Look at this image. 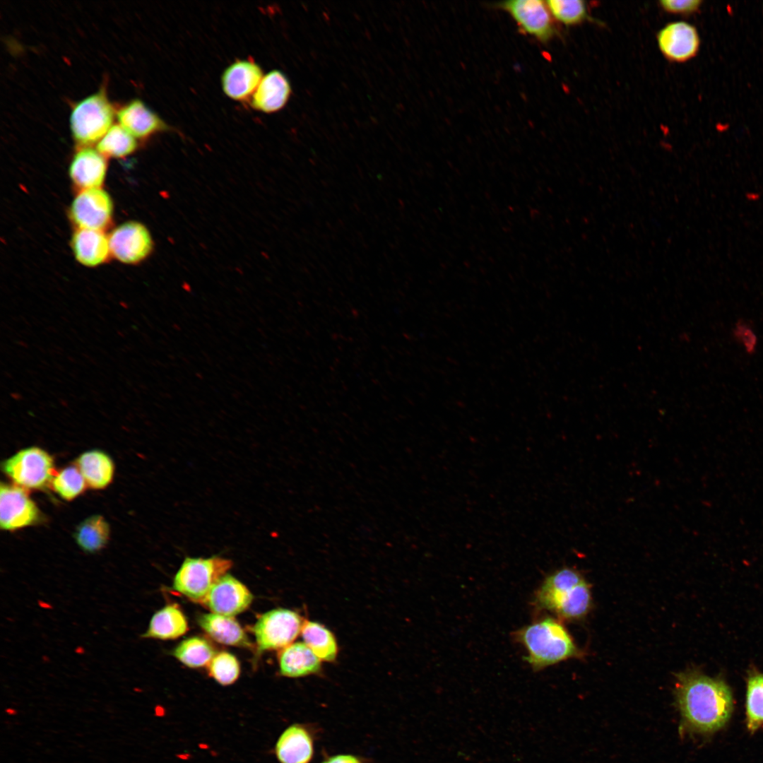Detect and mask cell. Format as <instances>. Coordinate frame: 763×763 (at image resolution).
I'll return each mask as SVG.
<instances>
[{
    "label": "cell",
    "instance_id": "obj_19",
    "mask_svg": "<svg viewBox=\"0 0 763 763\" xmlns=\"http://www.w3.org/2000/svg\"><path fill=\"white\" fill-rule=\"evenodd\" d=\"M321 660L304 642L290 644L279 655L280 674L289 678H299L317 673Z\"/></svg>",
    "mask_w": 763,
    "mask_h": 763
},
{
    "label": "cell",
    "instance_id": "obj_7",
    "mask_svg": "<svg viewBox=\"0 0 763 763\" xmlns=\"http://www.w3.org/2000/svg\"><path fill=\"white\" fill-rule=\"evenodd\" d=\"M497 6L512 17L521 32L541 42H548L556 32L553 17L546 1L511 0L499 2Z\"/></svg>",
    "mask_w": 763,
    "mask_h": 763
},
{
    "label": "cell",
    "instance_id": "obj_30",
    "mask_svg": "<svg viewBox=\"0 0 763 763\" xmlns=\"http://www.w3.org/2000/svg\"><path fill=\"white\" fill-rule=\"evenodd\" d=\"M51 487L61 498L71 501L80 496L88 485L77 466H69L56 472Z\"/></svg>",
    "mask_w": 763,
    "mask_h": 763
},
{
    "label": "cell",
    "instance_id": "obj_27",
    "mask_svg": "<svg viewBox=\"0 0 763 763\" xmlns=\"http://www.w3.org/2000/svg\"><path fill=\"white\" fill-rule=\"evenodd\" d=\"M746 725L750 733L763 726V673L751 668L746 678Z\"/></svg>",
    "mask_w": 763,
    "mask_h": 763
},
{
    "label": "cell",
    "instance_id": "obj_15",
    "mask_svg": "<svg viewBox=\"0 0 763 763\" xmlns=\"http://www.w3.org/2000/svg\"><path fill=\"white\" fill-rule=\"evenodd\" d=\"M291 95L289 79L281 71L274 69L262 78L251 97V105L264 113H274L287 105Z\"/></svg>",
    "mask_w": 763,
    "mask_h": 763
},
{
    "label": "cell",
    "instance_id": "obj_11",
    "mask_svg": "<svg viewBox=\"0 0 763 763\" xmlns=\"http://www.w3.org/2000/svg\"><path fill=\"white\" fill-rule=\"evenodd\" d=\"M659 50L668 61L683 63L694 57L700 47L697 28L682 21H673L663 26L656 35Z\"/></svg>",
    "mask_w": 763,
    "mask_h": 763
},
{
    "label": "cell",
    "instance_id": "obj_9",
    "mask_svg": "<svg viewBox=\"0 0 763 763\" xmlns=\"http://www.w3.org/2000/svg\"><path fill=\"white\" fill-rule=\"evenodd\" d=\"M111 197L101 188L82 190L74 199L70 215L78 228L102 230L112 216Z\"/></svg>",
    "mask_w": 763,
    "mask_h": 763
},
{
    "label": "cell",
    "instance_id": "obj_12",
    "mask_svg": "<svg viewBox=\"0 0 763 763\" xmlns=\"http://www.w3.org/2000/svg\"><path fill=\"white\" fill-rule=\"evenodd\" d=\"M252 599L242 583L226 574L212 587L202 604L213 613L233 617L247 609Z\"/></svg>",
    "mask_w": 763,
    "mask_h": 763
},
{
    "label": "cell",
    "instance_id": "obj_16",
    "mask_svg": "<svg viewBox=\"0 0 763 763\" xmlns=\"http://www.w3.org/2000/svg\"><path fill=\"white\" fill-rule=\"evenodd\" d=\"M314 753V733L309 728L300 723L287 728L276 745L280 763H310Z\"/></svg>",
    "mask_w": 763,
    "mask_h": 763
},
{
    "label": "cell",
    "instance_id": "obj_3",
    "mask_svg": "<svg viewBox=\"0 0 763 763\" xmlns=\"http://www.w3.org/2000/svg\"><path fill=\"white\" fill-rule=\"evenodd\" d=\"M117 110L107 96L106 83L93 94L74 105L70 128L75 142L81 146L97 143L113 125Z\"/></svg>",
    "mask_w": 763,
    "mask_h": 763
},
{
    "label": "cell",
    "instance_id": "obj_22",
    "mask_svg": "<svg viewBox=\"0 0 763 763\" xmlns=\"http://www.w3.org/2000/svg\"><path fill=\"white\" fill-rule=\"evenodd\" d=\"M591 605L590 586L584 579L574 587L555 597L545 610L555 613L562 619L574 620L585 616Z\"/></svg>",
    "mask_w": 763,
    "mask_h": 763
},
{
    "label": "cell",
    "instance_id": "obj_23",
    "mask_svg": "<svg viewBox=\"0 0 763 763\" xmlns=\"http://www.w3.org/2000/svg\"><path fill=\"white\" fill-rule=\"evenodd\" d=\"M188 630V624L183 613L175 605H167L152 616L147 630L142 638L162 640L174 639Z\"/></svg>",
    "mask_w": 763,
    "mask_h": 763
},
{
    "label": "cell",
    "instance_id": "obj_28",
    "mask_svg": "<svg viewBox=\"0 0 763 763\" xmlns=\"http://www.w3.org/2000/svg\"><path fill=\"white\" fill-rule=\"evenodd\" d=\"M173 656L190 668L209 665L215 652L204 639L194 637L183 640L172 651Z\"/></svg>",
    "mask_w": 763,
    "mask_h": 763
},
{
    "label": "cell",
    "instance_id": "obj_33",
    "mask_svg": "<svg viewBox=\"0 0 763 763\" xmlns=\"http://www.w3.org/2000/svg\"><path fill=\"white\" fill-rule=\"evenodd\" d=\"M732 336L747 355H753L757 350L759 338L752 325L744 319L735 322Z\"/></svg>",
    "mask_w": 763,
    "mask_h": 763
},
{
    "label": "cell",
    "instance_id": "obj_2",
    "mask_svg": "<svg viewBox=\"0 0 763 763\" xmlns=\"http://www.w3.org/2000/svg\"><path fill=\"white\" fill-rule=\"evenodd\" d=\"M514 636L527 651L525 660L535 671L581 655L566 628L552 617L528 625Z\"/></svg>",
    "mask_w": 763,
    "mask_h": 763
},
{
    "label": "cell",
    "instance_id": "obj_18",
    "mask_svg": "<svg viewBox=\"0 0 763 763\" xmlns=\"http://www.w3.org/2000/svg\"><path fill=\"white\" fill-rule=\"evenodd\" d=\"M71 246L77 261L87 266L102 264L110 254L109 238L102 230L78 228Z\"/></svg>",
    "mask_w": 763,
    "mask_h": 763
},
{
    "label": "cell",
    "instance_id": "obj_17",
    "mask_svg": "<svg viewBox=\"0 0 763 763\" xmlns=\"http://www.w3.org/2000/svg\"><path fill=\"white\" fill-rule=\"evenodd\" d=\"M106 172V157L97 149L90 147L80 148L74 154L69 167L71 180L82 190L100 188Z\"/></svg>",
    "mask_w": 763,
    "mask_h": 763
},
{
    "label": "cell",
    "instance_id": "obj_5",
    "mask_svg": "<svg viewBox=\"0 0 763 763\" xmlns=\"http://www.w3.org/2000/svg\"><path fill=\"white\" fill-rule=\"evenodd\" d=\"M232 566L231 560L217 556L187 557L175 576L172 588L193 601L202 603L212 587Z\"/></svg>",
    "mask_w": 763,
    "mask_h": 763
},
{
    "label": "cell",
    "instance_id": "obj_13",
    "mask_svg": "<svg viewBox=\"0 0 763 763\" xmlns=\"http://www.w3.org/2000/svg\"><path fill=\"white\" fill-rule=\"evenodd\" d=\"M119 124L134 137L146 138L170 126L140 99L135 98L117 110Z\"/></svg>",
    "mask_w": 763,
    "mask_h": 763
},
{
    "label": "cell",
    "instance_id": "obj_14",
    "mask_svg": "<svg viewBox=\"0 0 763 763\" xmlns=\"http://www.w3.org/2000/svg\"><path fill=\"white\" fill-rule=\"evenodd\" d=\"M263 77V71L256 62L238 59L223 71V90L234 100L244 101L252 97Z\"/></svg>",
    "mask_w": 763,
    "mask_h": 763
},
{
    "label": "cell",
    "instance_id": "obj_25",
    "mask_svg": "<svg viewBox=\"0 0 763 763\" xmlns=\"http://www.w3.org/2000/svg\"><path fill=\"white\" fill-rule=\"evenodd\" d=\"M301 634L304 642L313 652L324 661H333L338 655V645L333 633L323 625L306 620L303 622Z\"/></svg>",
    "mask_w": 763,
    "mask_h": 763
},
{
    "label": "cell",
    "instance_id": "obj_26",
    "mask_svg": "<svg viewBox=\"0 0 763 763\" xmlns=\"http://www.w3.org/2000/svg\"><path fill=\"white\" fill-rule=\"evenodd\" d=\"M584 579L581 574L570 567L555 570L544 579L535 595V604L540 610L552 598L573 588Z\"/></svg>",
    "mask_w": 763,
    "mask_h": 763
},
{
    "label": "cell",
    "instance_id": "obj_21",
    "mask_svg": "<svg viewBox=\"0 0 763 763\" xmlns=\"http://www.w3.org/2000/svg\"><path fill=\"white\" fill-rule=\"evenodd\" d=\"M198 623L211 638L219 643L240 647L251 646L245 632L233 617L206 613L199 617Z\"/></svg>",
    "mask_w": 763,
    "mask_h": 763
},
{
    "label": "cell",
    "instance_id": "obj_31",
    "mask_svg": "<svg viewBox=\"0 0 763 763\" xmlns=\"http://www.w3.org/2000/svg\"><path fill=\"white\" fill-rule=\"evenodd\" d=\"M548 7L553 17L560 23L567 25L581 23L588 18L586 2L581 0H549Z\"/></svg>",
    "mask_w": 763,
    "mask_h": 763
},
{
    "label": "cell",
    "instance_id": "obj_4",
    "mask_svg": "<svg viewBox=\"0 0 763 763\" xmlns=\"http://www.w3.org/2000/svg\"><path fill=\"white\" fill-rule=\"evenodd\" d=\"M1 469L13 484L26 490H45L57 472L52 456L38 446L19 450L2 462Z\"/></svg>",
    "mask_w": 763,
    "mask_h": 763
},
{
    "label": "cell",
    "instance_id": "obj_10",
    "mask_svg": "<svg viewBox=\"0 0 763 763\" xmlns=\"http://www.w3.org/2000/svg\"><path fill=\"white\" fill-rule=\"evenodd\" d=\"M109 238L110 254L125 264H136L152 252L153 240L148 230L138 222L129 221L117 227Z\"/></svg>",
    "mask_w": 763,
    "mask_h": 763
},
{
    "label": "cell",
    "instance_id": "obj_20",
    "mask_svg": "<svg viewBox=\"0 0 763 763\" xmlns=\"http://www.w3.org/2000/svg\"><path fill=\"white\" fill-rule=\"evenodd\" d=\"M76 466L83 476L88 487L94 490L106 488L112 482L114 463L105 451L93 449L82 453Z\"/></svg>",
    "mask_w": 763,
    "mask_h": 763
},
{
    "label": "cell",
    "instance_id": "obj_8",
    "mask_svg": "<svg viewBox=\"0 0 763 763\" xmlns=\"http://www.w3.org/2000/svg\"><path fill=\"white\" fill-rule=\"evenodd\" d=\"M42 520L41 512L28 490L15 484L0 485V526L14 531L34 526Z\"/></svg>",
    "mask_w": 763,
    "mask_h": 763
},
{
    "label": "cell",
    "instance_id": "obj_35",
    "mask_svg": "<svg viewBox=\"0 0 763 763\" xmlns=\"http://www.w3.org/2000/svg\"><path fill=\"white\" fill-rule=\"evenodd\" d=\"M321 763H365L360 757L351 754H338L326 757Z\"/></svg>",
    "mask_w": 763,
    "mask_h": 763
},
{
    "label": "cell",
    "instance_id": "obj_34",
    "mask_svg": "<svg viewBox=\"0 0 763 763\" xmlns=\"http://www.w3.org/2000/svg\"><path fill=\"white\" fill-rule=\"evenodd\" d=\"M702 1L700 0H662L659 1L663 11L672 14L690 15L698 11Z\"/></svg>",
    "mask_w": 763,
    "mask_h": 763
},
{
    "label": "cell",
    "instance_id": "obj_24",
    "mask_svg": "<svg viewBox=\"0 0 763 763\" xmlns=\"http://www.w3.org/2000/svg\"><path fill=\"white\" fill-rule=\"evenodd\" d=\"M110 536V525L101 515H93L85 519L74 532V539L78 547L85 552L92 554L105 548Z\"/></svg>",
    "mask_w": 763,
    "mask_h": 763
},
{
    "label": "cell",
    "instance_id": "obj_1",
    "mask_svg": "<svg viewBox=\"0 0 763 763\" xmlns=\"http://www.w3.org/2000/svg\"><path fill=\"white\" fill-rule=\"evenodd\" d=\"M675 695L684 733L701 735L721 729L734 708L732 690L724 679L690 670L676 676Z\"/></svg>",
    "mask_w": 763,
    "mask_h": 763
},
{
    "label": "cell",
    "instance_id": "obj_32",
    "mask_svg": "<svg viewBox=\"0 0 763 763\" xmlns=\"http://www.w3.org/2000/svg\"><path fill=\"white\" fill-rule=\"evenodd\" d=\"M208 666L210 675L223 685L233 683L239 675L238 661L227 652L215 654Z\"/></svg>",
    "mask_w": 763,
    "mask_h": 763
},
{
    "label": "cell",
    "instance_id": "obj_6",
    "mask_svg": "<svg viewBox=\"0 0 763 763\" xmlns=\"http://www.w3.org/2000/svg\"><path fill=\"white\" fill-rule=\"evenodd\" d=\"M301 617L288 609L278 608L263 614L253 627L259 651L285 648L301 632Z\"/></svg>",
    "mask_w": 763,
    "mask_h": 763
},
{
    "label": "cell",
    "instance_id": "obj_29",
    "mask_svg": "<svg viewBox=\"0 0 763 763\" xmlns=\"http://www.w3.org/2000/svg\"><path fill=\"white\" fill-rule=\"evenodd\" d=\"M137 141L119 124H113L97 143V150L105 157L122 158L133 153Z\"/></svg>",
    "mask_w": 763,
    "mask_h": 763
}]
</instances>
